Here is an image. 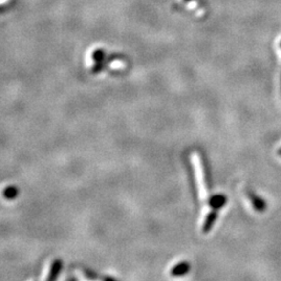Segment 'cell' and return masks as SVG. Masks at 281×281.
<instances>
[{"label":"cell","mask_w":281,"mask_h":281,"mask_svg":"<svg viewBox=\"0 0 281 281\" xmlns=\"http://www.w3.org/2000/svg\"><path fill=\"white\" fill-rule=\"evenodd\" d=\"M247 197L249 200H250V202L252 203L253 207L256 211H259V212L264 211V208H266V203H264L263 200H261L258 196H255L253 193H247Z\"/></svg>","instance_id":"1"},{"label":"cell","mask_w":281,"mask_h":281,"mask_svg":"<svg viewBox=\"0 0 281 281\" xmlns=\"http://www.w3.org/2000/svg\"><path fill=\"white\" fill-rule=\"evenodd\" d=\"M190 263L187 261H183L180 262L178 264H176V266L171 270V275L172 276H180L183 274H187L190 270Z\"/></svg>","instance_id":"2"},{"label":"cell","mask_w":281,"mask_h":281,"mask_svg":"<svg viewBox=\"0 0 281 281\" xmlns=\"http://www.w3.org/2000/svg\"><path fill=\"white\" fill-rule=\"evenodd\" d=\"M62 268H63V261L60 260V259L54 260L52 262L50 273H49V275H48V277H47V280H54V279L58 278Z\"/></svg>","instance_id":"3"},{"label":"cell","mask_w":281,"mask_h":281,"mask_svg":"<svg viewBox=\"0 0 281 281\" xmlns=\"http://www.w3.org/2000/svg\"><path fill=\"white\" fill-rule=\"evenodd\" d=\"M18 190L16 187H9L6 188L5 191L3 192V195L6 199H15L16 196L18 195Z\"/></svg>","instance_id":"4"},{"label":"cell","mask_w":281,"mask_h":281,"mask_svg":"<svg viewBox=\"0 0 281 281\" xmlns=\"http://www.w3.org/2000/svg\"><path fill=\"white\" fill-rule=\"evenodd\" d=\"M278 153H279V154H280V155H281V149H280V150H279V151H278Z\"/></svg>","instance_id":"5"}]
</instances>
